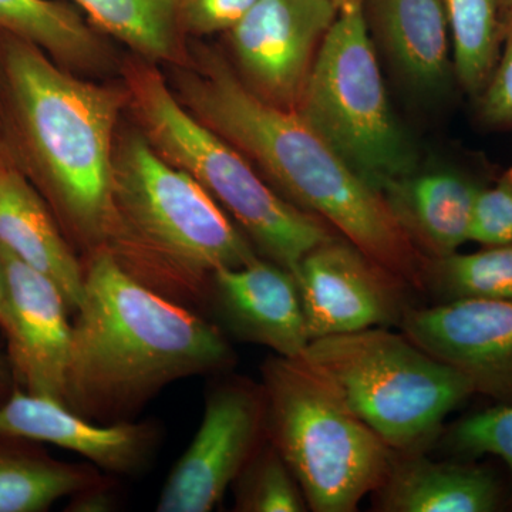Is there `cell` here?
<instances>
[{"mask_svg":"<svg viewBox=\"0 0 512 512\" xmlns=\"http://www.w3.org/2000/svg\"><path fill=\"white\" fill-rule=\"evenodd\" d=\"M183 104L241 151L295 207L315 215L406 285L424 286L427 258L366 183L296 110L252 92L220 56L180 82Z\"/></svg>","mask_w":512,"mask_h":512,"instance_id":"cell-1","label":"cell"},{"mask_svg":"<svg viewBox=\"0 0 512 512\" xmlns=\"http://www.w3.org/2000/svg\"><path fill=\"white\" fill-rule=\"evenodd\" d=\"M64 404L101 424L133 420L164 387L227 369L217 326L138 281L106 249L84 266Z\"/></svg>","mask_w":512,"mask_h":512,"instance_id":"cell-2","label":"cell"},{"mask_svg":"<svg viewBox=\"0 0 512 512\" xmlns=\"http://www.w3.org/2000/svg\"><path fill=\"white\" fill-rule=\"evenodd\" d=\"M5 140L53 215L101 249L113 217L116 90L83 82L42 49L0 32Z\"/></svg>","mask_w":512,"mask_h":512,"instance_id":"cell-3","label":"cell"},{"mask_svg":"<svg viewBox=\"0 0 512 512\" xmlns=\"http://www.w3.org/2000/svg\"><path fill=\"white\" fill-rule=\"evenodd\" d=\"M111 200L101 249L138 281L185 306L208 299L214 272L258 258L218 202L140 134L114 151Z\"/></svg>","mask_w":512,"mask_h":512,"instance_id":"cell-4","label":"cell"},{"mask_svg":"<svg viewBox=\"0 0 512 512\" xmlns=\"http://www.w3.org/2000/svg\"><path fill=\"white\" fill-rule=\"evenodd\" d=\"M262 379L266 439L285 458L308 507L356 511L386 480L393 448L301 356L271 357Z\"/></svg>","mask_w":512,"mask_h":512,"instance_id":"cell-5","label":"cell"},{"mask_svg":"<svg viewBox=\"0 0 512 512\" xmlns=\"http://www.w3.org/2000/svg\"><path fill=\"white\" fill-rule=\"evenodd\" d=\"M131 99L158 154L191 175L228 212L266 259L292 271L332 228L295 207L241 151L201 123L154 69L134 70Z\"/></svg>","mask_w":512,"mask_h":512,"instance_id":"cell-6","label":"cell"},{"mask_svg":"<svg viewBox=\"0 0 512 512\" xmlns=\"http://www.w3.org/2000/svg\"><path fill=\"white\" fill-rule=\"evenodd\" d=\"M302 359L394 451L433 439L447 414L474 394L453 367L406 335L383 328L313 339Z\"/></svg>","mask_w":512,"mask_h":512,"instance_id":"cell-7","label":"cell"},{"mask_svg":"<svg viewBox=\"0 0 512 512\" xmlns=\"http://www.w3.org/2000/svg\"><path fill=\"white\" fill-rule=\"evenodd\" d=\"M296 111L375 190L417 173V151L390 106L363 0L340 8Z\"/></svg>","mask_w":512,"mask_h":512,"instance_id":"cell-8","label":"cell"},{"mask_svg":"<svg viewBox=\"0 0 512 512\" xmlns=\"http://www.w3.org/2000/svg\"><path fill=\"white\" fill-rule=\"evenodd\" d=\"M266 436L265 397L252 384H217L197 434L165 481L158 512H208L220 505Z\"/></svg>","mask_w":512,"mask_h":512,"instance_id":"cell-9","label":"cell"},{"mask_svg":"<svg viewBox=\"0 0 512 512\" xmlns=\"http://www.w3.org/2000/svg\"><path fill=\"white\" fill-rule=\"evenodd\" d=\"M339 10L332 0H258L228 30L244 83L269 103L296 110Z\"/></svg>","mask_w":512,"mask_h":512,"instance_id":"cell-10","label":"cell"},{"mask_svg":"<svg viewBox=\"0 0 512 512\" xmlns=\"http://www.w3.org/2000/svg\"><path fill=\"white\" fill-rule=\"evenodd\" d=\"M291 272L311 340L402 319L403 282L346 238L320 242Z\"/></svg>","mask_w":512,"mask_h":512,"instance_id":"cell-11","label":"cell"},{"mask_svg":"<svg viewBox=\"0 0 512 512\" xmlns=\"http://www.w3.org/2000/svg\"><path fill=\"white\" fill-rule=\"evenodd\" d=\"M6 292L0 330L20 389L64 403L73 322L59 286L0 248Z\"/></svg>","mask_w":512,"mask_h":512,"instance_id":"cell-12","label":"cell"},{"mask_svg":"<svg viewBox=\"0 0 512 512\" xmlns=\"http://www.w3.org/2000/svg\"><path fill=\"white\" fill-rule=\"evenodd\" d=\"M420 349L466 377L474 393L512 404V301L460 299L403 313Z\"/></svg>","mask_w":512,"mask_h":512,"instance_id":"cell-13","label":"cell"},{"mask_svg":"<svg viewBox=\"0 0 512 512\" xmlns=\"http://www.w3.org/2000/svg\"><path fill=\"white\" fill-rule=\"evenodd\" d=\"M0 434L53 444L117 476H133L143 470L158 443L157 427L147 421L96 423L60 400L20 387L0 404Z\"/></svg>","mask_w":512,"mask_h":512,"instance_id":"cell-14","label":"cell"},{"mask_svg":"<svg viewBox=\"0 0 512 512\" xmlns=\"http://www.w3.org/2000/svg\"><path fill=\"white\" fill-rule=\"evenodd\" d=\"M208 299L229 332L276 355L299 357L311 342L292 272L269 259L214 272Z\"/></svg>","mask_w":512,"mask_h":512,"instance_id":"cell-15","label":"cell"},{"mask_svg":"<svg viewBox=\"0 0 512 512\" xmlns=\"http://www.w3.org/2000/svg\"><path fill=\"white\" fill-rule=\"evenodd\" d=\"M373 43L413 93L443 96L457 83L441 0H363Z\"/></svg>","mask_w":512,"mask_h":512,"instance_id":"cell-16","label":"cell"},{"mask_svg":"<svg viewBox=\"0 0 512 512\" xmlns=\"http://www.w3.org/2000/svg\"><path fill=\"white\" fill-rule=\"evenodd\" d=\"M0 248L49 276L72 315L84 298V266L35 185L9 156L0 158Z\"/></svg>","mask_w":512,"mask_h":512,"instance_id":"cell-17","label":"cell"},{"mask_svg":"<svg viewBox=\"0 0 512 512\" xmlns=\"http://www.w3.org/2000/svg\"><path fill=\"white\" fill-rule=\"evenodd\" d=\"M484 187L473 175L439 171L394 181L382 194L414 247L441 258L470 241L474 202Z\"/></svg>","mask_w":512,"mask_h":512,"instance_id":"cell-18","label":"cell"},{"mask_svg":"<svg viewBox=\"0 0 512 512\" xmlns=\"http://www.w3.org/2000/svg\"><path fill=\"white\" fill-rule=\"evenodd\" d=\"M394 458L380 485L379 505L389 512H493L503 493L491 471L468 463L434 461L420 454Z\"/></svg>","mask_w":512,"mask_h":512,"instance_id":"cell-19","label":"cell"},{"mask_svg":"<svg viewBox=\"0 0 512 512\" xmlns=\"http://www.w3.org/2000/svg\"><path fill=\"white\" fill-rule=\"evenodd\" d=\"M39 443L0 434V512H43L103 481L99 468L56 460Z\"/></svg>","mask_w":512,"mask_h":512,"instance_id":"cell-20","label":"cell"},{"mask_svg":"<svg viewBox=\"0 0 512 512\" xmlns=\"http://www.w3.org/2000/svg\"><path fill=\"white\" fill-rule=\"evenodd\" d=\"M0 32L42 49L59 64H90L101 45L86 20L60 0H0Z\"/></svg>","mask_w":512,"mask_h":512,"instance_id":"cell-21","label":"cell"},{"mask_svg":"<svg viewBox=\"0 0 512 512\" xmlns=\"http://www.w3.org/2000/svg\"><path fill=\"white\" fill-rule=\"evenodd\" d=\"M453 43L458 86L471 99L484 92L503 46L505 15L501 0H441Z\"/></svg>","mask_w":512,"mask_h":512,"instance_id":"cell-22","label":"cell"},{"mask_svg":"<svg viewBox=\"0 0 512 512\" xmlns=\"http://www.w3.org/2000/svg\"><path fill=\"white\" fill-rule=\"evenodd\" d=\"M99 28L151 60L177 52V0H73Z\"/></svg>","mask_w":512,"mask_h":512,"instance_id":"cell-23","label":"cell"},{"mask_svg":"<svg viewBox=\"0 0 512 512\" xmlns=\"http://www.w3.org/2000/svg\"><path fill=\"white\" fill-rule=\"evenodd\" d=\"M444 302L460 299L512 301V244L484 247L473 254L427 259L424 285Z\"/></svg>","mask_w":512,"mask_h":512,"instance_id":"cell-24","label":"cell"},{"mask_svg":"<svg viewBox=\"0 0 512 512\" xmlns=\"http://www.w3.org/2000/svg\"><path fill=\"white\" fill-rule=\"evenodd\" d=\"M232 485L237 511L302 512L309 508L301 485L271 441L259 446Z\"/></svg>","mask_w":512,"mask_h":512,"instance_id":"cell-25","label":"cell"},{"mask_svg":"<svg viewBox=\"0 0 512 512\" xmlns=\"http://www.w3.org/2000/svg\"><path fill=\"white\" fill-rule=\"evenodd\" d=\"M447 446L463 456L493 454L507 463L512 478V404H501L458 421L447 434Z\"/></svg>","mask_w":512,"mask_h":512,"instance_id":"cell-26","label":"cell"},{"mask_svg":"<svg viewBox=\"0 0 512 512\" xmlns=\"http://www.w3.org/2000/svg\"><path fill=\"white\" fill-rule=\"evenodd\" d=\"M470 241L484 247L512 244V167L478 192L471 217Z\"/></svg>","mask_w":512,"mask_h":512,"instance_id":"cell-27","label":"cell"},{"mask_svg":"<svg viewBox=\"0 0 512 512\" xmlns=\"http://www.w3.org/2000/svg\"><path fill=\"white\" fill-rule=\"evenodd\" d=\"M477 117L484 126L512 127V12L505 15L503 46L490 82L474 100Z\"/></svg>","mask_w":512,"mask_h":512,"instance_id":"cell-28","label":"cell"},{"mask_svg":"<svg viewBox=\"0 0 512 512\" xmlns=\"http://www.w3.org/2000/svg\"><path fill=\"white\" fill-rule=\"evenodd\" d=\"M258 0H177L178 23L197 35L228 32Z\"/></svg>","mask_w":512,"mask_h":512,"instance_id":"cell-29","label":"cell"},{"mask_svg":"<svg viewBox=\"0 0 512 512\" xmlns=\"http://www.w3.org/2000/svg\"><path fill=\"white\" fill-rule=\"evenodd\" d=\"M67 511L106 512L114 508V494L110 488L100 483L90 485L79 493L73 494Z\"/></svg>","mask_w":512,"mask_h":512,"instance_id":"cell-30","label":"cell"},{"mask_svg":"<svg viewBox=\"0 0 512 512\" xmlns=\"http://www.w3.org/2000/svg\"><path fill=\"white\" fill-rule=\"evenodd\" d=\"M15 376H13L12 366H10L8 352H6L5 339H3L2 330H0V404L9 399L10 394L15 392Z\"/></svg>","mask_w":512,"mask_h":512,"instance_id":"cell-31","label":"cell"},{"mask_svg":"<svg viewBox=\"0 0 512 512\" xmlns=\"http://www.w3.org/2000/svg\"><path fill=\"white\" fill-rule=\"evenodd\" d=\"M9 156L5 140V79L0 62V158Z\"/></svg>","mask_w":512,"mask_h":512,"instance_id":"cell-32","label":"cell"},{"mask_svg":"<svg viewBox=\"0 0 512 512\" xmlns=\"http://www.w3.org/2000/svg\"><path fill=\"white\" fill-rule=\"evenodd\" d=\"M6 281L5 269H3L2 255H0V312H2L3 302H5Z\"/></svg>","mask_w":512,"mask_h":512,"instance_id":"cell-33","label":"cell"},{"mask_svg":"<svg viewBox=\"0 0 512 512\" xmlns=\"http://www.w3.org/2000/svg\"><path fill=\"white\" fill-rule=\"evenodd\" d=\"M501 6H503L504 15L512 12V0H501Z\"/></svg>","mask_w":512,"mask_h":512,"instance_id":"cell-34","label":"cell"},{"mask_svg":"<svg viewBox=\"0 0 512 512\" xmlns=\"http://www.w3.org/2000/svg\"><path fill=\"white\" fill-rule=\"evenodd\" d=\"M332 2H335L336 5L339 6V8H343V6L350 5V3L357 2V0H332Z\"/></svg>","mask_w":512,"mask_h":512,"instance_id":"cell-35","label":"cell"}]
</instances>
